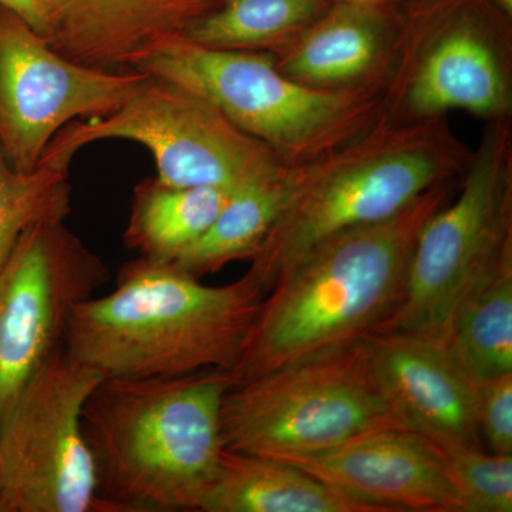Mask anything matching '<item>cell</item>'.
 Returning a JSON list of instances; mask_svg holds the SVG:
<instances>
[{
  "mask_svg": "<svg viewBox=\"0 0 512 512\" xmlns=\"http://www.w3.org/2000/svg\"><path fill=\"white\" fill-rule=\"evenodd\" d=\"M104 140L146 147L156 180L171 187L234 191L289 165L207 100L148 74L119 109L62 128L39 164L69 171L77 151Z\"/></svg>",
  "mask_w": 512,
  "mask_h": 512,
  "instance_id": "ba28073f",
  "label": "cell"
},
{
  "mask_svg": "<svg viewBox=\"0 0 512 512\" xmlns=\"http://www.w3.org/2000/svg\"><path fill=\"white\" fill-rule=\"evenodd\" d=\"M448 346L476 382L512 373V249L458 305Z\"/></svg>",
  "mask_w": 512,
  "mask_h": 512,
  "instance_id": "ffe728a7",
  "label": "cell"
},
{
  "mask_svg": "<svg viewBox=\"0 0 512 512\" xmlns=\"http://www.w3.org/2000/svg\"><path fill=\"white\" fill-rule=\"evenodd\" d=\"M147 74L73 62L15 13L0 8V148L35 170L62 128L119 109Z\"/></svg>",
  "mask_w": 512,
  "mask_h": 512,
  "instance_id": "30bf717a",
  "label": "cell"
},
{
  "mask_svg": "<svg viewBox=\"0 0 512 512\" xmlns=\"http://www.w3.org/2000/svg\"><path fill=\"white\" fill-rule=\"evenodd\" d=\"M409 117L423 120L463 110L483 119L507 117L511 107L505 64L473 13H456L430 40L404 94Z\"/></svg>",
  "mask_w": 512,
  "mask_h": 512,
  "instance_id": "9a60e30c",
  "label": "cell"
},
{
  "mask_svg": "<svg viewBox=\"0 0 512 512\" xmlns=\"http://www.w3.org/2000/svg\"><path fill=\"white\" fill-rule=\"evenodd\" d=\"M133 69L207 100L289 165L311 163L348 143L373 126L382 109L373 84L306 86L282 73L272 53L215 49L185 36L154 47Z\"/></svg>",
  "mask_w": 512,
  "mask_h": 512,
  "instance_id": "5b68a950",
  "label": "cell"
},
{
  "mask_svg": "<svg viewBox=\"0 0 512 512\" xmlns=\"http://www.w3.org/2000/svg\"><path fill=\"white\" fill-rule=\"evenodd\" d=\"M498 5L504 10L507 15L512 13V0H497Z\"/></svg>",
  "mask_w": 512,
  "mask_h": 512,
  "instance_id": "4316f807",
  "label": "cell"
},
{
  "mask_svg": "<svg viewBox=\"0 0 512 512\" xmlns=\"http://www.w3.org/2000/svg\"><path fill=\"white\" fill-rule=\"evenodd\" d=\"M370 375L403 429L431 441L484 448L477 419V382L446 343L409 333L363 339Z\"/></svg>",
  "mask_w": 512,
  "mask_h": 512,
  "instance_id": "4fadbf2b",
  "label": "cell"
},
{
  "mask_svg": "<svg viewBox=\"0 0 512 512\" xmlns=\"http://www.w3.org/2000/svg\"><path fill=\"white\" fill-rule=\"evenodd\" d=\"M227 370L101 379L83 427L114 512L200 511L220 474Z\"/></svg>",
  "mask_w": 512,
  "mask_h": 512,
  "instance_id": "7a4b0ae2",
  "label": "cell"
},
{
  "mask_svg": "<svg viewBox=\"0 0 512 512\" xmlns=\"http://www.w3.org/2000/svg\"><path fill=\"white\" fill-rule=\"evenodd\" d=\"M69 171L39 164L19 171L0 148V271L35 225L63 222L72 211Z\"/></svg>",
  "mask_w": 512,
  "mask_h": 512,
  "instance_id": "7402d4cb",
  "label": "cell"
},
{
  "mask_svg": "<svg viewBox=\"0 0 512 512\" xmlns=\"http://www.w3.org/2000/svg\"><path fill=\"white\" fill-rule=\"evenodd\" d=\"M434 185L389 218L312 249L265 293L231 370L235 384L362 342L389 318L427 220L453 195Z\"/></svg>",
  "mask_w": 512,
  "mask_h": 512,
  "instance_id": "6da1fadb",
  "label": "cell"
},
{
  "mask_svg": "<svg viewBox=\"0 0 512 512\" xmlns=\"http://www.w3.org/2000/svg\"><path fill=\"white\" fill-rule=\"evenodd\" d=\"M0 8L15 13L40 35H45L49 20V0H0Z\"/></svg>",
  "mask_w": 512,
  "mask_h": 512,
  "instance_id": "d4e9b609",
  "label": "cell"
},
{
  "mask_svg": "<svg viewBox=\"0 0 512 512\" xmlns=\"http://www.w3.org/2000/svg\"><path fill=\"white\" fill-rule=\"evenodd\" d=\"M333 0H220L188 30L202 46L271 52L308 28Z\"/></svg>",
  "mask_w": 512,
  "mask_h": 512,
  "instance_id": "44dd1931",
  "label": "cell"
},
{
  "mask_svg": "<svg viewBox=\"0 0 512 512\" xmlns=\"http://www.w3.org/2000/svg\"><path fill=\"white\" fill-rule=\"evenodd\" d=\"M295 181L296 165H284L232 191L210 228L173 265L201 278L231 262L251 261L284 210Z\"/></svg>",
  "mask_w": 512,
  "mask_h": 512,
  "instance_id": "ac0fdd59",
  "label": "cell"
},
{
  "mask_svg": "<svg viewBox=\"0 0 512 512\" xmlns=\"http://www.w3.org/2000/svg\"><path fill=\"white\" fill-rule=\"evenodd\" d=\"M335 2L349 3V5L372 6V8H386L394 0H335Z\"/></svg>",
  "mask_w": 512,
  "mask_h": 512,
  "instance_id": "484cf974",
  "label": "cell"
},
{
  "mask_svg": "<svg viewBox=\"0 0 512 512\" xmlns=\"http://www.w3.org/2000/svg\"><path fill=\"white\" fill-rule=\"evenodd\" d=\"M220 0H49L45 39L60 55L104 70L133 69L185 36Z\"/></svg>",
  "mask_w": 512,
  "mask_h": 512,
  "instance_id": "5bb4252c",
  "label": "cell"
},
{
  "mask_svg": "<svg viewBox=\"0 0 512 512\" xmlns=\"http://www.w3.org/2000/svg\"><path fill=\"white\" fill-rule=\"evenodd\" d=\"M393 28L384 8L335 2L308 28L271 50L286 76L318 89L373 84L393 49Z\"/></svg>",
  "mask_w": 512,
  "mask_h": 512,
  "instance_id": "2e32d148",
  "label": "cell"
},
{
  "mask_svg": "<svg viewBox=\"0 0 512 512\" xmlns=\"http://www.w3.org/2000/svg\"><path fill=\"white\" fill-rule=\"evenodd\" d=\"M201 512H376L276 458L225 448Z\"/></svg>",
  "mask_w": 512,
  "mask_h": 512,
  "instance_id": "e0dca14e",
  "label": "cell"
},
{
  "mask_svg": "<svg viewBox=\"0 0 512 512\" xmlns=\"http://www.w3.org/2000/svg\"><path fill=\"white\" fill-rule=\"evenodd\" d=\"M276 460L376 512H464L439 451L429 439L403 427L370 431L339 446Z\"/></svg>",
  "mask_w": 512,
  "mask_h": 512,
  "instance_id": "7c38bea8",
  "label": "cell"
},
{
  "mask_svg": "<svg viewBox=\"0 0 512 512\" xmlns=\"http://www.w3.org/2000/svg\"><path fill=\"white\" fill-rule=\"evenodd\" d=\"M109 279L106 265L63 222L30 228L0 271V421L64 345L77 303Z\"/></svg>",
  "mask_w": 512,
  "mask_h": 512,
  "instance_id": "8fae6325",
  "label": "cell"
},
{
  "mask_svg": "<svg viewBox=\"0 0 512 512\" xmlns=\"http://www.w3.org/2000/svg\"><path fill=\"white\" fill-rule=\"evenodd\" d=\"M231 194L217 187H171L156 178L138 185L127 247L147 261L173 264L210 228Z\"/></svg>",
  "mask_w": 512,
  "mask_h": 512,
  "instance_id": "d6986e66",
  "label": "cell"
},
{
  "mask_svg": "<svg viewBox=\"0 0 512 512\" xmlns=\"http://www.w3.org/2000/svg\"><path fill=\"white\" fill-rule=\"evenodd\" d=\"M477 419L491 453L512 454V373L477 382Z\"/></svg>",
  "mask_w": 512,
  "mask_h": 512,
  "instance_id": "cb8c5ba5",
  "label": "cell"
},
{
  "mask_svg": "<svg viewBox=\"0 0 512 512\" xmlns=\"http://www.w3.org/2000/svg\"><path fill=\"white\" fill-rule=\"evenodd\" d=\"M0 488H2V481H0Z\"/></svg>",
  "mask_w": 512,
  "mask_h": 512,
  "instance_id": "83f0119b",
  "label": "cell"
},
{
  "mask_svg": "<svg viewBox=\"0 0 512 512\" xmlns=\"http://www.w3.org/2000/svg\"><path fill=\"white\" fill-rule=\"evenodd\" d=\"M103 379L56 350L0 421V512H114L83 427V409Z\"/></svg>",
  "mask_w": 512,
  "mask_h": 512,
  "instance_id": "9c48e42d",
  "label": "cell"
},
{
  "mask_svg": "<svg viewBox=\"0 0 512 512\" xmlns=\"http://www.w3.org/2000/svg\"><path fill=\"white\" fill-rule=\"evenodd\" d=\"M431 443L439 451L464 512L512 511V454L487 453L453 441Z\"/></svg>",
  "mask_w": 512,
  "mask_h": 512,
  "instance_id": "603a6c76",
  "label": "cell"
},
{
  "mask_svg": "<svg viewBox=\"0 0 512 512\" xmlns=\"http://www.w3.org/2000/svg\"><path fill=\"white\" fill-rule=\"evenodd\" d=\"M470 160L441 117L377 120L348 143L296 165L291 197L247 275L268 292L318 245L389 220Z\"/></svg>",
  "mask_w": 512,
  "mask_h": 512,
  "instance_id": "277c9868",
  "label": "cell"
},
{
  "mask_svg": "<svg viewBox=\"0 0 512 512\" xmlns=\"http://www.w3.org/2000/svg\"><path fill=\"white\" fill-rule=\"evenodd\" d=\"M400 427L373 382L365 342L235 384L221 409L224 447L281 458Z\"/></svg>",
  "mask_w": 512,
  "mask_h": 512,
  "instance_id": "52a82bcc",
  "label": "cell"
},
{
  "mask_svg": "<svg viewBox=\"0 0 512 512\" xmlns=\"http://www.w3.org/2000/svg\"><path fill=\"white\" fill-rule=\"evenodd\" d=\"M264 296L247 274L211 286L140 258L113 291L74 306L64 348L103 379L231 372Z\"/></svg>",
  "mask_w": 512,
  "mask_h": 512,
  "instance_id": "3957f363",
  "label": "cell"
},
{
  "mask_svg": "<svg viewBox=\"0 0 512 512\" xmlns=\"http://www.w3.org/2000/svg\"><path fill=\"white\" fill-rule=\"evenodd\" d=\"M511 249L512 150L505 117L485 131L458 197L421 228L402 299L375 333H409L448 345L458 305Z\"/></svg>",
  "mask_w": 512,
  "mask_h": 512,
  "instance_id": "8992f818",
  "label": "cell"
}]
</instances>
